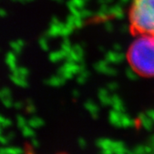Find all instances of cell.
Here are the masks:
<instances>
[{
    "instance_id": "6da1fadb",
    "label": "cell",
    "mask_w": 154,
    "mask_h": 154,
    "mask_svg": "<svg viewBox=\"0 0 154 154\" xmlns=\"http://www.w3.org/2000/svg\"><path fill=\"white\" fill-rule=\"evenodd\" d=\"M128 60L138 75L154 76V35L141 34L135 38L128 51Z\"/></svg>"
},
{
    "instance_id": "7a4b0ae2",
    "label": "cell",
    "mask_w": 154,
    "mask_h": 154,
    "mask_svg": "<svg viewBox=\"0 0 154 154\" xmlns=\"http://www.w3.org/2000/svg\"><path fill=\"white\" fill-rule=\"evenodd\" d=\"M129 18L133 33L154 35V0H134Z\"/></svg>"
},
{
    "instance_id": "3957f363",
    "label": "cell",
    "mask_w": 154,
    "mask_h": 154,
    "mask_svg": "<svg viewBox=\"0 0 154 154\" xmlns=\"http://www.w3.org/2000/svg\"><path fill=\"white\" fill-rule=\"evenodd\" d=\"M121 116V112H119L117 110H114V109L110 110V114H109V120H110V123L115 127H116V128L122 127Z\"/></svg>"
},
{
    "instance_id": "277c9868",
    "label": "cell",
    "mask_w": 154,
    "mask_h": 154,
    "mask_svg": "<svg viewBox=\"0 0 154 154\" xmlns=\"http://www.w3.org/2000/svg\"><path fill=\"white\" fill-rule=\"evenodd\" d=\"M111 105L113 107V109L121 113H124L125 112V107L124 105L120 99V97L116 94H113L111 96Z\"/></svg>"
},
{
    "instance_id": "5b68a950",
    "label": "cell",
    "mask_w": 154,
    "mask_h": 154,
    "mask_svg": "<svg viewBox=\"0 0 154 154\" xmlns=\"http://www.w3.org/2000/svg\"><path fill=\"white\" fill-rule=\"evenodd\" d=\"M64 26L63 23H57V24H51V27L48 29V31L46 32L45 35L47 37H55L57 35H60L61 30L63 27Z\"/></svg>"
},
{
    "instance_id": "8992f818",
    "label": "cell",
    "mask_w": 154,
    "mask_h": 154,
    "mask_svg": "<svg viewBox=\"0 0 154 154\" xmlns=\"http://www.w3.org/2000/svg\"><path fill=\"white\" fill-rule=\"evenodd\" d=\"M65 81H66V79L64 77L57 75V76H51L49 79H47L46 81H45V84L51 86V87H60L64 84Z\"/></svg>"
},
{
    "instance_id": "52a82bcc",
    "label": "cell",
    "mask_w": 154,
    "mask_h": 154,
    "mask_svg": "<svg viewBox=\"0 0 154 154\" xmlns=\"http://www.w3.org/2000/svg\"><path fill=\"white\" fill-rule=\"evenodd\" d=\"M139 120L140 122L141 125L146 130H151L152 128V120L146 114L140 113L139 115Z\"/></svg>"
},
{
    "instance_id": "ba28073f",
    "label": "cell",
    "mask_w": 154,
    "mask_h": 154,
    "mask_svg": "<svg viewBox=\"0 0 154 154\" xmlns=\"http://www.w3.org/2000/svg\"><path fill=\"white\" fill-rule=\"evenodd\" d=\"M6 63L9 66L11 71H13L17 68V58H16V53L14 51L8 52L6 55Z\"/></svg>"
},
{
    "instance_id": "9c48e42d",
    "label": "cell",
    "mask_w": 154,
    "mask_h": 154,
    "mask_svg": "<svg viewBox=\"0 0 154 154\" xmlns=\"http://www.w3.org/2000/svg\"><path fill=\"white\" fill-rule=\"evenodd\" d=\"M109 15H112L117 19H123L124 18V13L122 11L121 5H116L110 7L109 9Z\"/></svg>"
},
{
    "instance_id": "30bf717a",
    "label": "cell",
    "mask_w": 154,
    "mask_h": 154,
    "mask_svg": "<svg viewBox=\"0 0 154 154\" xmlns=\"http://www.w3.org/2000/svg\"><path fill=\"white\" fill-rule=\"evenodd\" d=\"M11 82H14L16 85L19 86V87H22V88H27L28 87V84L26 81V77H22V76H17V75H11Z\"/></svg>"
},
{
    "instance_id": "8fae6325",
    "label": "cell",
    "mask_w": 154,
    "mask_h": 154,
    "mask_svg": "<svg viewBox=\"0 0 154 154\" xmlns=\"http://www.w3.org/2000/svg\"><path fill=\"white\" fill-rule=\"evenodd\" d=\"M112 143H113V141H112L111 140H110V139H105V138L99 139V140L96 141L97 146H98L99 149H101V150L112 148Z\"/></svg>"
},
{
    "instance_id": "7c38bea8",
    "label": "cell",
    "mask_w": 154,
    "mask_h": 154,
    "mask_svg": "<svg viewBox=\"0 0 154 154\" xmlns=\"http://www.w3.org/2000/svg\"><path fill=\"white\" fill-rule=\"evenodd\" d=\"M28 124L33 128H37L44 125V121L38 116H34V117H32L30 120H28Z\"/></svg>"
},
{
    "instance_id": "4fadbf2b",
    "label": "cell",
    "mask_w": 154,
    "mask_h": 154,
    "mask_svg": "<svg viewBox=\"0 0 154 154\" xmlns=\"http://www.w3.org/2000/svg\"><path fill=\"white\" fill-rule=\"evenodd\" d=\"M108 62L107 61H99L97 63L94 64V69L99 72V73H102V74H105L107 68H108Z\"/></svg>"
},
{
    "instance_id": "5bb4252c",
    "label": "cell",
    "mask_w": 154,
    "mask_h": 154,
    "mask_svg": "<svg viewBox=\"0 0 154 154\" xmlns=\"http://www.w3.org/2000/svg\"><path fill=\"white\" fill-rule=\"evenodd\" d=\"M22 152V150L19 147H2L0 150L1 154H20Z\"/></svg>"
},
{
    "instance_id": "9a60e30c",
    "label": "cell",
    "mask_w": 154,
    "mask_h": 154,
    "mask_svg": "<svg viewBox=\"0 0 154 154\" xmlns=\"http://www.w3.org/2000/svg\"><path fill=\"white\" fill-rule=\"evenodd\" d=\"M84 106L87 110L90 112V114H93V113H95V112H99V107L96 104H94V102H93L92 100H88L85 104H84Z\"/></svg>"
},
{
    "instance_id": "2e32d148",
    "label": "cell",
    "mask_w": 154,
    "mask_h": 154,
    "mask_svg": "<svg viewBox=\"0 0 154 154\" xmlns=\"http://www.w3.org/2000/svg\"><path fill=\"white\" fill-rule=\"evenodd\" d=\"M121 122H122V127L123 128H128V127H131L134 124V121L128 116V115L124 113H122L121 116Z\"/></svg>"
},
{
    "instance_id": "e0dca14e",
    "label": "cell",
    "mask_w": 154,
    "mask_h": 154,
    "mask_svg": "<svg viewBox=\"0 0 154 154\" xmlns=\"http://www.w3.org/2000/svg\"><path fill=\"white\" fill-rule=\"evenodd\" d=\"M12 72L13 75H17V76H22V77H26L27 75H28L29 72H28V69H26L25 67H20V68H17L16 69H14Z\"/></svg>"
},
{
    "instance_id": "ac0fdd59",
    "label": "cell",
    "mask_w": 154,
    "mask_h": 154,
    "mask_svg": "<svg viewBox=\"0 0 154 154\" xmlns=\"http://www.w3.org/2000/svg\"><path fill=\"white\" fill-rule=\"evenodd\" d=\"M105 60L107 61L109 63H116L117 62V51H108L105 55Z\"/></svg>"
},
{
    "instance_id": "d6986e66",
    "label": "cell",
    "mask_w": 154,
    "mask_h": 154,
    "mask_svg": "<svg viewBox=\"0 0 154 154\" xmlns=\"http://www.w3.org/2000/svg\"><path fill=\"white\" fill-rule=\"evenodd\" d=\"M137 72L135 71L132 67L131 68H127L126 69V75L127 77L131 80V81H136L138 79Z\"/></svg>"
},
{
    "instance_id": "ffe728a7",
    "label": "cell",
    "mask_w": 154,
    "mask_h": 154,
    "mask_svg": "<svg viewBox=\"0 0 154 154\" xmlns=\"http://www.w3.org/2000/svg\"><path fill=\"white\" fill-rule=\"evenodd\" d=\"M47 36L45 34L44 36L40 37V38L38 39V45L40 46V48L43 51H48L49 50V45H48V42H47Z\"/></svg>"
},
{
    "instance_id": "44dd1931",
    "label": "cell",
    "mask_w": 154,
    "mask_h": 154,
    "mask_svg": "<svg viewBox=\"0 0 154 154\" xmlns=\"http://www.w3.org/2000/svg\"><path fill=\"white\" fill-rule=\"evenodd\" d=\"M22 134H23V136H25V137H33V135H34V132H33V128L29 126L28 124V125H26L24 128H22Z\"/></svg>"
},
{
    "instance_id": "7402d4cb",
    "label": "cell",
    "mask_w": 154,
    "mask_h": 154,
    "mask_svg": "<svg viewBox=\"0 0 154 154\" xmlns=\"http://www.w3.org/2000/svg\"><path fill=\"white\" fill-rule=\"evenodd\" d=\"M57 75H62L63 77H64L65 79H71L72 76L74 75V74L71 73L70 71H69V70H66L62 66L58 69V71H57Z\"/></svg>"
},
{
    "instance_id": "603a6c76",
    "label": "cell",
    "mask_w": 154,
    "mask_h": 154,
    "mask_svg": "<svg viewBox=\"0 0 154 154\" xmlns=\"http://www.w3.org/2000/svg\"><path fill=\"white\" fill-rule=\"evenodd\" d=\"M99 99L100 100V102L104 105H111V96H110L109 94L103 95V96H99Z\"/></svg>"
},
{
    "instance_id": "cb8c5ba5",
    "label": "cell",
    "mask_w": 154,
    "mask_h": 154,
    "mask_svg": "<svg viewBox=\"0 0 154 154\" xmlns=\"http://www.w3.org/2000/svg\"><path fill=\"white\" fill-rule=\"evenodd\" d=\"M11 47L12 48V51L16 53V54H18V53H21L22 51V47L18 44L17 41H12L11 42Z\"/></svg>"
},
{
    "instance_id": "d4e9b609",
    "label": "cell",
    "mask_w": 154,
    "mask_h": 154,
    "mask_svg": "<svg viewBox=\"0 0 154 154\" xmlns=\"http://www.w3.org/2000/svg\"><path fill=\"white\" fill-rule=\"evenodd\" d=\"M17 126L19 128H22L24 127L27 125V122H26V119L21 115H18L17 116Z\"/></svg>"
},
{
    "instance_id": "484cf974",
    "label": "cell",
    "mask_w": 154,
    "mask_h": 154,
    "mask_svg": "<svg viewBox=\"0 0 154 154\" xmlns=\"http://www.w3.org/2000/svg\"><path fill=\"white\" fill-rule=\"evenodd\" d=\"M0 95H1V99L11 98V90L8 88H4L1 90V92H0Z\"/></svg>"
},
{
    "instance_id": "4316f807",
    "label": "cell",
    "mask_w": 154,
    "mask_h": 154,
    "mask_svg": "<svg viewBox=\"0 0 154 154\" xmlns=\"http://www.w3.org/2000/svg\"><path fill=\"white\" fill-rule=\"evenodd\" d=\"M72 31H73V29L68 28L67 26H65V24H64V26L63 27L62 30H61L60 35H62L63 37H69V35L72 33Z\"/></svg>"
},
{
    "instance_id": "83f0119b",
    "label": "cell",
    "mask_w": 154,
    "mask_h": 154,
    "mask_svg": "<svg viewBox=\"0 0 154 154\" xmlns=\"http://www.w3.org/2000/svg\"><path fill=\"white\" fill-rule=\"evenodd\" d=\"M133 153L135 154H142L146 153V151H145V146H142V145H139V146H136L134 150L132 151Z\"/></svg>"
},
{
    "instance_id": "f1b7e54d",
    "label": "cell",
    "mask_w": 154,
    "mask_h": 154,
    "mask_svg": "<svg viewBox=\"0 0 154 154\" xmlns=\"http://www.w3.org/2000/svg\"><path fill=\"white\" fill-rule=\"evenodd\" d=\"M0 123H1V126H2V128H6V127L11 126V121L8 118H5L4 116H0Z\"/></svg>"
},
{
    "instance_id": "f546056e",
    "label": "cell",
    "mask_w": 154,
    "mask_h": 154,
    "mask_svg": "<svg viewBox=\"0 0 154 154\" xmlns=\"http://www.w3.org/2000/svg\"><path fill=\"white\" fill-rule=\"evenodd\" d=\"M72 49L74 50L76 53H78L80 56L83 57L84 55V52H83V48L82 45H75L74 46H72Z\"/></svg>"
},
{
    "instance_id": "4dcf8cb0",
    "label": "cell",
    "mask_w": 154,
    "mask_h": 154,
    "mask_svg": "<svg viewBox=\"0 0 154 154\" xmlns=\"http://www.w3.org/2000/svg\"><path fill=\"white\" fill-rule=\"evenodd\" d=\"M73 4L76 6L78 9H82L85 6V0H71Z\"/></svg>"
},
{
    "instance_id": "1f68e13d",
    "label": "cell",
    "mask_w": 154,
    "mask_h": 154,
    "mask_svg": "<svg viewBox=\"0 0 154 154\" xmlns=\"http://www.w3.org/2000/svg\"><path fill=\"white\" fill-rule=\"evenodd\" d=\"M81 15H82V18H88V17H91L93 13L92 11H88V10H86V9H81Z\"/></svg>"
},
{
    "instance_id": "d6a6232c",
    "label": "cell",
    "mask_w": 154,
    "mask_h": 154,
    "mask_svg": "<svg viewBox=\"0 0 154 154\" xmlns=\"http://www.w3.org/2000/svg\"><path fill=\"white\" fill-rule=\"evenodd\" d=\"M2 102H3V105H5L6 108H11V106L13 105V103H12L11 98H5V99H2Z\"/></svg>"
},
{
    "instance_id": "836d02e7",
    "label": "cell",
    "mask_w": 154,
    "mask_h": 154,
    "mask_svg": "<svg viewBox=\"0 0 154 154\" xmlns=\"http://www.w3.org/2000/svg\"><path fill=\"white\" fill-rule=\"evenodd\" d=\"M116 74H117L116 69H115L112 67L109 66H108V68H107V69H106V71L105 73V75H116Z\"/></svg>"
},
{
    "instance_id": "e575fe53",
    "label": "cell",
    "mask_w": 154,
    "mask_h": 154,
    "mask_svg": "<svg viewBox=\"0 0 154 154\" xmlns=\"http://www.w3.org/2000/svg\"><path fill=\"white\" fill-rule=\"evenodd\" d=\"M107 88H108V89L110 90V91H115V90H116V89L118 88V84H117L116 82H112L108 83Z\"/></svg>"
},
{
    "instance_id": "d590c367",
    "label": "cell",
    "mask_w": 154,
    "mask_h": 154,
    "mask_svg": "<svg viewBox=\"0 0 154 154\" xmlns=\"http://www.w3.org/2000/svg\"><path fill=\"white\" fill-rule=\"evenodd\" d=\"M105 28L107 32L111 33V32L113 31V29H114V28H113V24L110 22H106L105 23Z\"/></svg>"
},
{
    "instance_id": "8d00e7d4",
    "label": "cell",
    "mask_w": 154,
    "mask_h": 154,
    "mask_svg": "<svg viewBox=\"0 0 154 154\" xmlns=\"http://www.w3.org/2000/svg\"><path fill=\"white\" fill-rule=\"evenodd\" d=\"M75 28H82L83 25L82 18V17H76L75 18Z\"/></svg>"
},
{
    "instance_id": "74e56055",
    "label": "cell",
    "mask_w": 154,
    "mask_h": 154,
    "mask_svg": "<svg viewBox=\"0 0 154 154\" xmlns=\"http://www.w3.org/2000/svg\"><path fill=\"white\" fill-rule=\"evenodd\" d=\"M77 142H78V145H79V146H80L81 148L84 149L87 146V142H86V140H85L83 138H79Z\"/></svg>"
},
{
    "instance_id": "f35d334b",
    "label": "cell",
    "mask_w": 154,
    "mask_h": 154,
    "mask_svg": "<svg viewBox=\"0 0 154 154\" xmlns=\"http://www.w3.org/2000/svg\"><path fill=\"white\" fill-rule=\"evenodd\" d=\"M26 110L29 113H33V112H35V107L33 106V104H27Z\"/></svg>"
},
{
    "instance_id": "ab89813d",
    "label": "cell",
    "mask_w": 154,
    "mask_h": 154,
    "mask_svg": "<svg viewBox=\"0 0 154 154\" xmlns=\"http://www.w3.org/2000/svg\"><path fill=\"white\" fill-rule=\"evenodd\" d=\"M86 81H87V78L85 76L81 75H79V76L77 77L76 79V82L79 83V84H84V83L86 82Z\"/></svg>"
},
{
    "instance_id": "60d3db41",
    "label": "cell",
    "mask_w": 154,
    "mask_h": 154,
    "mask_svg": "<svg viewBox=\"0 0 154 154\" xmlns=\"http://www.w3.org/2000/svg\"><path fill=\"white\" fill-rule=\"evenodd\" d=\"M10 140L8 139V137L6 136L5 137L4 135H1V137H0V142L2 143V145H6V144L8 143V141H9Z\"/></svg>"
},
{
    "instance_id": "b9f144b4",
    "label": "cell",
    "mask_w": 154,
    "mask_h": 154,
    "mask_svg": "<svg viewBox=\"0 0 154 154\" xmlns=\"http://www.w3.org/2000/svg\"><path fill=\"white\" fill-rule=\"evenodd\" d=\"M129 29H131V28H129L126 24H123L121 27V32L122 33H127L129 31Z\"/></svg>"
},
{
    "instance_id": "7bdbcfd3",
    "label": "cell",
    "mask_w": 154,
    "mask_h": 154,
    "mask_svg": "<svg viewBox=\"0 0 154 154\" xmlns=\"http://www.w3.org/2000/svg\"><path fill=\"white\" fill-rule=\"evenodd\" d=\"M31 145H32V147H33V148H38V141L36 139H32V140H31Z\"/></svg>"
},
{
    "instance_id": "ee69618b",
    "label": "cell",
    "mask_w": 154,
    "mask_h": 154,
    "mask_svg": "<svg viewBox=\"0 0 154 154\" xmlns=\"http://www.w3.org/2000/svg\"><path fill=\"white\" fill-rule=\"evenodd\" d=\"M146 115L154 122V110H148L146 111Z\"/></svg>"
},
{
    "instance_id": "f6af8a7d",
    "label": "cell",
    "mask_w": 154,
    "mask_h": 154,
    "mask_svg": "<svg viewBox=\"0 0 154 154\" xmlns=\"http://www.w3.org/2000/svg\"><path fill=\"white\" fill-rule=\"evenodd\" d=\"M14 107H15L17 110H20V109H22V107H23V105H22V102L17 101L16 103H14Z\"/></svg>"
},
{
    "instance_id": "bcb514c9",
    "label": "cell",
    "mask_w": 154,
    "mask_h": 154,
    "mask_svg": "<svg viewBox=\"0 0 154 154\" xmlns=\"http://www.w3.org/2000/svg\"><path fill=\"white\" fill-rule=\"evenodd\" d=\"M79 75H82V76H85L86 78H88V77L89 76V75H90V74H89V72H88V70L85 69H82V71L80 72V73H79Z\"/></svg>"
},
{
    "instance_id": "7dc6e473",
    "label": "cell",
    "mask_w": 154,
    "mask_h": 154,
    "mask_svg": "<svg viewBox=\"0 0 154 154\" xmlns=\"http://www.w3.org/2000/svg\"><path fill=\"white\" fill-rule=\"evenodd\" d=\"M145 151H146V153H151L153 152V148L152 146H145Z\"/></svg>"
},
{
    "instance_id": "c3c4849f",
    "label": "cell",
    "mask_w": 154,
    "mask_h": 154,
    "mask_svg": "<svg viewBox=\"0 0 154 154\" xmlns=\"http://www.w3.org/2000/svg\"><path fill=\"white\" fill-rule=\"evenodd\" d=\"M113 48H114V51H122L121 45H119V44H115V45H114Z\"/></svg>"
},
{
    "instance_id": "681fc988",
    "label": "cell",
    "mask_w": 154,
    "mask_h": 154,
    "mask_svg": "<svg viewBox=\"0 0 154 154\" xmlns=\"http://www.w3.org/2000/svg\"><path fill=\"white\" fill-rule=\"evenodd\" d=\"M6 15H7V12H6L4 9H1V10H0V16L2 17H5Z\"/></svg>"
},
{
    "instance_id": "f907efd6",
    "label": "cell",
    "mask_w": 154,
    "mask_h": 154,
    "mask_svg": "<svg viewBox=\"0 0 154 154\" xmlns=\"http://www.w3.org/2000/svg\"><path fill=\"white\" fill-rule=\"evenodd\" d=\"M7 137H8L9 140H12L13 138L15 137V133H13V132L9 133V134H8V135H7Z\"/></svg>"
},
{
    "instance_id": "816d5d0a",
    "label": "cell",
    "mask_w": 154,
    "mask_h": 154,
    "mask_svg": "<svg viewBox=\"0 0 154 154\" xmlns=\"http://www.w3.org/2000/svg\"><path fill=\"white\" fill-rule=\"evenodd\" d=\"M72 95H73L74 97L77 98V97H79L80 93H79V91H77V90H74V91H73V93H72Z\"/></svg>"
},
{
    "instance_id": "f5cc1de1",
    "label": "cell",
    "mask_w": 154,
    "mask_h": 154,
    "mask_svg": "<svg viewBox=\"0 0 154 154\" xmlns=\"http://www.w3.org/2000/svg\"><path fill=\"white\" fill-rule=\"evenodd\" d=\"M98 2H99V4H100V5H103V4H107L105 0H98Z\"/></svg>"
},
{
    "instance_id": "db71d44e",
    "label": "cell",
    "mask_w": 154,
    "mask_h": 154,
    "mask_svg": "<svg viewBox=\"0 0 154 154\" xmlns=\"http://www.w3.org/2000/svg\"><path fill=\"white\" fill-rule=\"evenodd\" d=\"M120 1H121V4H123V5H124V4L128 3V2L129 0H120Z\"/></svg>"
},
{
    "instance_id": "11a10c76",
    "label": "cell",
    "mask_w": 154,
    "mask_h": 154,
    "mask_svg": "<svg viewBox=\"0 0 154 154\" xmlns=\"http://www.w3.org/2000/svg\"><path fill=\"white\" fill-rule=\"evenodd\" d=\"M105 1H106V3H107V4H110L113 0H105Z\"/></svg>"
},
{
    "instance_id": "9f6ffc18",
    "label": "cell",
    "mask_w": 154,
    "mask_h": 154,
    "mask_svg": "<svg viewBox=\"0 0 154 154\" xmlns=\"http://www.w3.org/2000/svg\"><path fill=\"white\" fill-rule=\"evenodd\" d=\"M28 1H29V0H28Z\"/></svg>"
}]
</instances>
